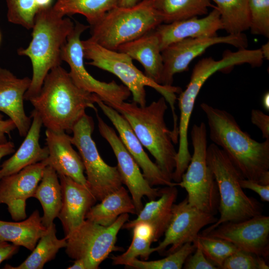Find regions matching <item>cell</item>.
Listing matches in <instances>:
<instances>
[{"label": "cell", "mask_w": 269, "mask_h": 269, "mask_svg": "<svg viewBox=\"0 0 269 269\" xmlns=\"http://www.w3.org/2000/svg\"><path fill=\"white\" fill-rule=\"evenodd\" d=\"M89 27V25L78 21L75 22L62 49V61L68 64L69 75L75 84L80 89L97 95L107 105L125 102L131 95L126 86L118 84L114 80L109 83L98 80L88 72L85 67L80 37Z\"/></svg>", "instance_id": "obj_11"}, {"label": "cell", "mask_w": 269, "mask_h": 269, "mask_svg": "<svg viewBox=\"0 0 269 269\" xmlns=\"http://www.w3.org/2000/svg\"><path fill=\"white\" fill-rule=\"evenodd\" d=\"M16 129V126L13 122L8 119L3 120H0V142H5L7 140L6 138V134L9 135L10 133Z\"/></svg>", "instance_id": "obj_43"}, {"label": "cell", "mask_w": 269, "mask_h": 269, "mask_svg": "<svg viewBox=\"0 0 269 269\" xmlns=\"http://www.w3.org/2000/svg\"><path fill=\"white\" fill-rule=\"evenodd\" d=\"M262 106L264 109L267 111H269V93L266 92L262 98Z\"/></svg>", "instance_id": "obj_47"}, {"label": "cell", "mask_w": 269, "mask_h": 269, "mask_svg": "<svg viewBox=\"0 0 269 269\" xmlns=\"http://www.w3.org/2000/svg\"><path fill=\"white\" fill-rule=\"evenodd\" d=\"M161 195L157 200L147 202L137 214L136 219L126 222L122 229H131L138 222L150 224L155 231L157 241L164 233L172 216V206L176 201L178 190L176 186H166L160 188Z\"/></svg>", "instance_id": "obj_25"}, {"label": "cell", "mask_w": 269, "mask_h": 269, "mask_svg": "<svg viewBox=\"0 0 269 269\" xmlns=\"http://www.w3.org/2000/svg\"><path fill=\"white\" fill-rule=\"evenodd\" d=\"M205 235L226 240L240 250L265 259L269 257L268 216L261 214L241 221L225 222Z\"/></svg>", "instance_id": "obj_16"}, {"label": "cell", "mask_w": 269, "mask_h": 269, "mask_svg": "<svg viewBox=\"0 0 269 269\" xmlns=\"http://www.w3.org/2000/svg\"><path fill=\"white\" fill-rule=\"evenodd\" d=\"M3 115H1V114L0 113V120H2V119H3Z\"/></svg>", "instance_id": "obj_49"}, {"label": "cell", "mask_w": 269, "mask_h": 269, "mask_svg": "<svg viewBox=\"0 0 269 269\" xmlns=\"http://www.w3.org/2000/svg\"><path fill=\"white\" fill-rule=\"evenodd\" d=\"M47 228L42 223L38 210L21 221L8 222L0 220V238L32 251Z\"/></svg>", "instance_id": "obj_26"}, {"label": "cell", "mask_w": 269, "mask_h": 269, "mask_svg": "<svg viewBox=\"0 0 269 269\" xmlns=\"http://www.w3.org/2000/svg\"><path fill=\"white\" fill-rule=\"evenodd\" d=\"M152 240L133 233L132 242L128 250L122 254L111 257L114 265L126 266L131 261L137 257L147 260L151 254L154 252L151 248Z\"/></svg>", "instance_id": "obj_36"}, {"label": "cell", "mask_w": 269, "mask_h": 269, "mask_svg": "<svg viewBox=\"0 0 269 269\" xmlns=\"http://www.w3.org/2000/svg\"><path fill=\"white\" fill-rule=\"evenodd\" d=\"M190 136L193 153L180 181L176 185L185 189L190 205L215 215L218 211L219 194L213 172L207 163L205 124H194Z\"/></svg>", "instance_id": "obj_8"}, {"label": "cell", "mask_w": 269, "mask_h": 269, "mask_svg": "<svg viewBox=\"0 0 269 269\" xmlns=\"http://www.w3.org/2000/svg\"><path fill=\"white\" fill-rule=\"evenodd\" d=\"M0 41H1V34H0Z\"/></svg>", "instance_id": "obj_50"}, {"label": "cell", "mask_w": 269, "mask_h": 269, "mask_svg": "<svg viewBox=\"0 0 269 269\" xmlns=\"http://www.w3.org/2000/svg\"><path fill=\"white\" fill-rule=\"evenodd\" d=\"M210 139L228 155L243 177L269 184V139L258 142L244 132L233 115L202 103Z\"/></svg>", "instance_id": "obj_1"}, {"label": "cell", "mask_w": 269, "mask_h": 269, "mask_svg": "<svg viewBox=\"0 0 269 269\" xmlns=\"http://www.w3.org/2000/svg\"><path fill=\"white\" fill-rule=\"evenodd\" d=\"M139 1V0H119L118 6H132L136 4Z\"/></svg>", "instance_id": "obj_46"}, {"label": "cell", "mask_w": 269, "mask_h": 269, "mask_svg": "<svg viewBox=\"0 0 269 269\" xmlns=\"http://www.w3.org/2000/svg\"><path fill=\"white\" fill-rule=\"evenodd\" d=\"M252 34L269 37V0H249Z\"/></svg>", "instance_id": "obj_37"}, {"label": "cell", "mask_w": 269, "mask_h": 269, "mask_svg": "<svg viewBox=\"0 0 269 269\" xmlns=\"http://www.w3.org/2000/svg\"><path fill=\"white\" fill-rule=\"evenodd\" d=\"M47 165L45 159L0 179V204L7 205L15 221L26 218V200L33 197Z\"/></svg>", "instance_id": "obj_17"}, {"label": "cell", "mask_w": 269, "mask_h": 269, "mask_svg": "<svg viewBox=\"0 0 269 269\" xmlns=\"http://www.w3.org/2000/svg\"><path fill=\"white\" fill-rule=\"evenodd\" d=\"M65 237L59 239L56 237V226L53 223L41 237L30 255L16 267L4 266L6 269H42L48 262L53 260L60 249L65 248Z\"/></svg>", "instance_id": "obj_30"}, {"label": "cell", "mask_w": 269, "mask_h": 269, "mask_svg": "<svg viewBox=\"0 0 269 269\" xmlns=\"http://www.w3.org/2000/svg\"><path fill=\"white\" fill-rule=\"evenodd\" d=\"M162 22L170 23L204 15L212 6L210 0H151Z\"/></svg>", "instance_id": "obj_29"}, {"label": "cell", "mask_w": 269, "mask_h": 269, "mask_svg": "<svg viewBox=\"0 0 269 269\" xmlns=\"http://www.w3.org/2000/svg\"><path fill=\"white\" fill-rule=\"evenodd\" d=\"M217 220L214 215L190 205L187 198L178 204L174 203L164 238L154 247V252L167 255L187 243H193L201 229Z\"/></svg>", "instance_id": "obj_14"}, {"label": "cell", "mask_w": 269, "mask_h": 269, "mask_svg": "<svg viewBox=\"0 0 269 269\" xmlns=\"http://www.w3.org/2000/svg\"><path fill=\"white\" fill-rule=\"evenodd\" d=\"M74 25L70 18L56 11L53 6L40 9L36 13L31 41L27 47L17 50L18 55L29 58L32 67L31 83L24 100L29 101L38 95L49 71L61 65L62 49Z\"/></svg>", "instance_id": "obj_3"}, {"label": "cell", "mask_w": 269, "mask_h": 269, "mask_svg": "<svg viewBox=\"0 0 269 269\" xmlns=\"http://www.w3.org/2000/svg\"><path fill=\"white\" fill-rule=\"evenodd\" d=\"M162 21L151 0H142L132 6H117L91 27L90 39L101 46L117 50L121 45L155 29Z\"/></svg>", "instance_id": "obj_7"}, {"label": "cell", "mask_w": 269, "mask_h": 269, "mask_svg": "<svg viewBox=\"0 0 269 269\" xmlns=\"http://www.w3.org/2000/svg\"><path fill=\"white\" fill-rule=\"evenodd\" d=\"M84 58L90 60L88 64L116 75L130 91L133 101L140 106H146L145 87L155 90L164 98L171 109L174 130L178 129V118L175 113L176 94L180 87L157 84L138 69L133 59L127 54L106 48L90 38L81 40Z\"/></svg>", "instance_id": "obj_6"}, {"label": "cell", "mask_w": 269, "mask_h": 269, "mask_svg": "<svg viewBox=\"0 0 269 269\" xmlns=\"http://www.w3.org/2000/svg\"><path fill=\"white\" fill-rule=\"evenodd\" d=\"M32 197L40 203L43 211V225L48 228L58 217L62 205L61 185L56 171L49 165L45 167L41 179Z\"/></svg>", "instance_id": "obj_28"}, {"label": "cell", "mask_w": 269, "mask_h": 269, "mask_svg": "<svg viewBox=\"0 0 269 269\" xmlns=\"http://www.w3.org/2000/svg\"><path fill=\"white\" fill-rule=\"evenodd\" d=\"M223 29L220 13L216 8L202 18H190L159 25L154 31L161 51L170 44L188 38H202L217 35Z\"/></svg>", "instance_id": "obj_22"}, {"label": "cell", "mask_w": 269, "mask_h": 269, "mask_svg": "<svg viewBox=\"0 0 269 269\" xmlns=\"http://www.w3.org/2000/svg\"><path fill=\"white\" fill-rule=\"evenodd\" d=\"M193 243L201 248L207 259L218 269H222L225 260L239 250L229 242L201 233Z\"/></svg>", "instance_id": "obj_33"}, {"label": "cell", "mask_w": 269, "mask_h": 269, "mask_svg": "<svg viewBox=\"0 0 269 269\" xmlns=\"http://www.w3.org/2000/svg\"><path fill=\"white\" fill-rule=\"evenodd\" d=\"M30 83L28 77L17 78L9 70L0 67V112L13 122L21 136H25L32 123L23 105L24 96Z\"/></svg>", "instance_id": "obj_20"}, {"label": "cell", "mask_w": 269, "mask_h": 269, "mask_svg": "<svg viewBox=\"0 0 269 269\" xmlns=\"http://www.w3.org/2000/svg\"><path fill=\"white\" fill-rule=\"evenodd\" d=\"M99 99L77 87L60 65L49 71L39 94L29 101L46 129L69 134L86 109L97 110L94 104Z\"/></svg>", "instance_id": "obj_2"}, {"label": "cell", "mask_w": 269, "mask_h": 269, "mask_svg": "<svg viewBox=\"0 0 269 269\" xmlns=\"http://www.w3.org/2000/svg\"><path fill=\"white\" fill-rule=\"evenodd\" d=\"M216 72L217 67L213 62L205 59L199 60L193 69L186 89L181 91L177 99L180 110L179 147L174 170L177 174L181 175L185 171L191 158L188 147V131L196 98L205 82Z\"/></svg>", "instance_id": "obj_15"}, {"label": "cell", "mask_w": 269, "mask_h": 269, "mask_svg": "<svg viewBox=\"0 0 269 269\" xmlns=\"http://www.w3.org/2000/svg\"><path fill=\"white\" fill-rule=\"evenodd\" d=\"M195 251L186 259L183 268L185 269H218L204 255L201 248L195 246Z\"/></svg>", "instance_id": "obj_39"}, {"label": "cell", "mask_w": 269, "mask_h": 269, "mask_svg": "<svg viewBox=\"0 0 269 269\" xmlns=\"http://www.w3.org/2000/svg\"><path fill=\"white\" fill-rule=\"evenodd\" d=\"M68 269H86L84 261L81 259L75 260L72 265L67 268Z\"/></svg>", "instance_id": "obj_45"}, {"label": "cell", "mask_w": 269, "mask_h": 269, "mask_svg": "<svg viewBox=\"0 0 269 269\" xmlns=\"http://www.w3.org/2000/svg\"><path fill=\"white\" fill-rule=\"evenodd\" d=\"M31 118L32 123L24 140L14 154L0 165V179L48 157L47 147H42L39 143L42 120L35 110L31 112Z\"/></svg>", "instance_id": "obj_23"}, {"label": "cell", "mask_w": 269, "mask_h": 269, "mask_svg": "<svg viewBox=\"0 0 269 269\" xmlns=\"http://www.w3.org/2000/svg\"><path fill=\"white\" fill-rule=\"evenodd\" d=\"M119 0H56L53 5L60 15L79 14L84 16L91 26L118 5Z\"/></svg>", "instance_id": "obj_31"}, {"label": "cell", "mask_w": 269, "mask_h": 269, "mask_svg": "<svg viewBox=\"0 0 269 269\" xmlns=\"http://www.w3.org/2000/svg\"><path fill=\"white\" fill-rule=\"evenodd\" d=\"M216 5L224 29L228 34H238L250 28L249 0H210Z\"/></svg>", "instance_id": "obj_32"}, {"label": "cell", "mask_w": 269, "mask_h": 269, "mask_svg": "<svg viewBox=\"0 0 269 269\" xmlns=\"http://www.w3.org/2000/svg\"><path fill=\"white\" fill-rule=\"evenodd\" d=\"M262 54L264 58L266 59H269V42H268L266 44L263 45L260 48Z\"/></svg>", "instance_id": "obj_48"}, {"label": "cell", "mask_w": 269, "mask_h": 269, "mask_svg": "<svg viewBox=\"0 0 269 269\" xmlns=\"http://www.w3.org/2000/svg\"><path fill=\"white\" fill-rule=\"evenodd\" d=\"M206 160L217 185L220 216L203 230L202 234L225 222L241 221L262 214L263 205L244 192L240 182L244 177L223 149L213 143L210 144L207 148Z\"/></svg>", "instance_id": "obj_5"}, {"label": "cell", "mask_w": 269, "mask_h": 269, "mask_svg": "<svg viewBox=\"0 0 269 269\" xmlns=\"http://www.w3.org/2000/svg\"><path fill=\"white\" fill-rule=\"evenodd\" d=\"M193 243H187L160 260L145 261L135 258L126 267L137 269H181L187 257L195 250Z\"/></svg>", "instance_id": "obj_34"}, {"label": "cell", "mask_w": 269, "mask_h": 269, "mask_svg": "<svg viewBox=\"0 0 269 269\" xmlns=\"http://www.w3.org/2000/svg\"><path fill=\"white\" fill-rule=\"evenodd\" d=\"M70 137L66 132L46 129L45 141L48 156L46 160L58 175L67 176L88 187L81 157L73 148Z\"/></svg>", "instance_id": "obj_21"}, {"label": "cell", "mask_w": 269, "mask_h": 269, "mask_svg": "<svg viewBox=\"0 0 269 269\" xmlns=\"http://www.w3.org/2000/svg\"><path fill=\"white\" fill-rule=\"evenodd\" d=\"M251 120L261 131L263 138L269 139V116L261 110L253 109L251 111Z\"/></svg>", "instance_id": "obj_40"}, {"label": "cell", "mask_w": 269, "mask_h": 269, "mask_svg": "<svg viewBox=\"0 0 269 269\" xmlns=\"http://www.w3.org/2000/svg\"><path fill=\"white\" fill-rule=\"evenodd\" d=\"M117 51L138 61L144 68L145 75L161 84L163 64L159 40L154 29L121 45Z\"/></svg>", "instance_id": "obj_24"}, {"label": "cell", "mask_w": 269, "mask_h": 269, "mask_svg": "<svg viewBox=\"0 0 269 269\" xmlns=\"http://www.w3.org/2000/svg\"><path fill=\"white\" fill-rule=\"evenodd\" d=\"M100 201L90 209L86 219L107 227L112 225L121 214L137 215L132 197L123 186L105 196Z\"/></svg>", "instance_id": "obj_27"}, {"label": "cell", "mask_w": 269, "mask_h": 269, "mask_svg": "<svg viewBox=\"0 0 269 269\" xmlns=\"http://www.w3.org/2000/svg\"><path fill=\"white\" fill-rule=\"evenodd\" d=\"M19 247L0 238V265L4 261L11 258L18 252Z\"/></svg>", "instance_id": "obj_42"}, {"label": "cell", "mask_w": 269, "mask_h": 269, "mask_svg": "<svg viewBox=\"0 0 269 269\" xmlns=\"http://www.w3.org/2000/svg\"><path fill=\"white\" fill-rule=\"evenodd\" d=\"M240 184L243 189H248L257 193L263 201H269V184L264 185L249 179L242 178Z\"/></svg>", "instance_id": "obj_41"}, {"label": "cell", "mask_w": 269, "mask_h": 269, "mask_svg": "<svg viewBox=\"0 0 269 269\" xmlns=\"http://www.w3.org/2000/svg\"><path fill=\"white\" fill-rule=\"evenodd\" d=\"M225 43L245 49L247 38L243 33L202 38H188L173 43L161 51L163 68L161 84L172 86L174 75L188 70L190 63L212 45Z\"/></svg>", "instance_id": "obj_12"}, {"label": "cell", "mask_w": 269, "mask_h": 269, "mask_svg": "<svg viewBox=\"0 0 269 269\" xmlns=\"http://www.w3.org/2000/svg\"><path fill=\"white\" fill-rule=\"evenodd\" d=\"M15 152V145L12 141H7L5 142H0V160L8 155Z\"/></svg>", "instance_id": "obj_44"}, {"label": "cell", "mask_w": 269, "mask_h": 269, "mask_svg": "<svg viewBox=\"0 0 269 269\" xmlns=\"http://www.w3.org/2000/svg\"><path fill=\"white\" fill-rule=\"evenodd\" d=\"M94 124L92 117L84 114L74 125L70 140L78 150L86 174L87 185L97 200L123 186L117 166L106 163L92 137Z\"/></svg>", "instance_id": "obj_9"}, {"label": "cell", "mask_w": 269, "mask_h": 269, "mask_svg": "<svg viewBox=\"0 0 269 269\" xmlns=\"http://www.w3.org/2000/svg\"><path fill=\"white\" fill-rule=\"evenodd\" d=\"M58 176L62 193V205L58 218L67 237L86 220L87 212L97 200L88 187L67 176Z\"/></svg>", "instance_id": "obj_19"}, {"label": "cell", "mask_w": 269, "mask_h": 269, "mask_svg": "<svg viewBox=\"0 0 269 269\" xmlns=\"http://www.w3.org/2000/svg\"><path fill=\"white\" fill-rule=\"evenodd\" d=\"M96 104L111 122L119 133L124 146L142 171V174L151 186H176L153 162L144 150L142 145L126 119L118 111L99 99Z\"/></svg>", "instance_id": "obj_18"}, {"label": "cell", "mask_w": 269, "mask_h": 269, "mask_svg": "<svg viewBox=\"0 0 269 269\" xmlns=\"http://www.w3.org/2000/svg\"><path fill=\"white\" fill-rule=\"evenodd\" d=\"M7 18L12 23L32 29L39 10L37 0H6Z\"/></svg>", "instance_id": "obj_35"}, {"label": "cell", "mask_w": 269, "mask_h": 269, "mask_svg": "<svg viewBox=\"0 0 269 269\" xmlns=\"http://www.w3.org/2000/svg\"><path fill=\"white\" fill-rule=\"evenodd\" d=\"M128 122L140 143L155 159V163L172 180L177 151L171 131L166 126L164 116L167 109L162 96L148 106H140L134 102L108 105Z\"/></svg>", "instance_id": "obj_4"}, {"label": "cell", "mask_w": 269, "mask_h": 269, "mask_svg": "<svg viewBox=\"0 0 269 269\" xmlns=\"http://www.w3.org/2000/svg\"><path fill=\"white\" fill-rule=\"evenodd\" d=\"M128 213L120 215L110 226L106 227L86 219L69 235L65 252L69 257L82 260L86 269H97L113 251H119L116 246L117 237L123 225L128 221Z\"/></svg>", "instance_id": "obj_10"}, {"label": "cell", "mask_w": 269, "mask_h": 269, "mask_svg": "<svg viewBox=\"0 0 269 269\" xmlns=\"http://www.w3.org/2000/svg\"><path fill=\"white\" fill-rule=\"evenodd\" d=\"M265 259L238 250L224 262L222 269H269Z\"/></svg>", "instance_id": "obj_38"}, {"label": "cell", "mask_w": 269, "mask_h": 269, "mask_svg": "<svg viewBox=\"0 0 269 269\" xmlns=\"http://www.w3.org/2000/svg\"><path fill=\"white\" fill-rule=\"evenodd\" d=\"M95 112L99 133L109 143L116 156L123 184L128 187L138 214L143 207V196L150 200L156 199L161 195L160 188H153L149 184L115 131L102 119L97 110Z\"/></svg>", "instance_id": "obj_13"}]
</instances>
